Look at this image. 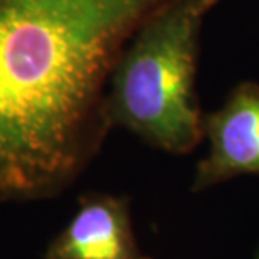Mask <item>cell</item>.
Returning <instances> with one entry per match:
<instances>
[{
	"instance_id": "cell-1",
	"label": "cell",
	"mask_w": 259,
	"mask_h": 259,
	"mask_svg": "<svg viewBox=\"0 0 259 259\" xmlns=\"http://www.w3.org/2000/svg\"><path fill=\"white\" fill-rule=\"evenodd\" d=\"M167 0H0V200L66 190L111 132L123 46Z\"/></svg>"
},
{
	"instance_id": "cell-2",
	"label": "cell",
	"mask_w": 259,
	"mask_h": 259,
	"mask_svg": "<svg viewBox=\"0 0 259 259\" xmlns=\"http://www.w3.org/2000/svg\"><path fill=\"white\" fill-rule=\"evenodd\" d=\"M219 0H167L123 46L106 88L111 128L162 152L187 155L204 138L195 91L200 34Z\"/></svg>"
},
{
	"instance_id": "cell-3",
	"label": "cell",
	"mask_w": 259,
	"mask_h": 259,
	"mask_svg": "<svg viewBox=\"0 0 259 259\" xmlns=\"http://www.w3.org/2000/svg\"><path fill=\"white\" fill-rule=\"evenodd\" d=\"M204 138L209 153L197 163L195 192L259 174V82H239L221 108L204 115Z\"/></svg>"
},
{
	"instance_id": "cell-4",
	"label": "cell",
	"mask_w": 259,
	"mask_h": 259,
	"mask_svg": "<svg viewBox=\"0 0 259 259\" xmlns=\"http://www.w3.org/2000/svg\"><path fill=\"white\" fill-rule=\"evenodd\" d=\"M44 259H150L135 239L128 200L90 194L46 251Z\"/></svg>"
},
{
	"instance_id": "cell-5",
	"label": "cell",
	"mask_w": 259,
	"mask_h": 259,
	"mask_svg": "<svg viewBox=\"0 0 259 259\" xmlns=\"http://www.w3.org/2000/svg\"><path fill=\"white\" fill-rule=\"evenodd\" d=\"M256 259H259V252H257V256H256Z\"/></svg>"
}]
</instances>
